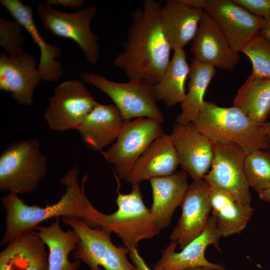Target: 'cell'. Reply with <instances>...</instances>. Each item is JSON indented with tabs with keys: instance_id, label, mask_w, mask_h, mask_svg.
Returning a JSON list of instances; mask_svg holds the SVG:
<instances>
[{
	"instance_id": "2",
	"label": "cell",
	"mask_w": 270,
	"mask_h": 270,
	"mask_svg": "<svg viewBox=\"0 0 270 270\" xmlns=\"http://www.w3.org/2000/svg\"><path fill=\"white\" fill-rule=\"evenodd\" d=\"M78 172V168L74 166L60 178L59 182L66 187V192L57 202L52 205L44 207L28 206L14 192L3 196L1 202L6 212V230L0 246L7 244L24 232L34 230L41 222L52 218L74 217L90 226L98 210L84 192V184L88 176H84L80 186Z\"/></svg>"
},
{
	"instance_id": "14",
	"label": "cell",
	"mask_w": 270,
	"mask_h": 270,
	"mask_svg": "<svg viewBox=\"0 0 270 270\" xmlns=\"http://www.w3.org/2000/svg\"><path fill=\"white\" fill-rule=\"evenodd\" d=\"M182 214L170 234L182 250L203 232L212 211L210 186L204 180L189 184L181 204Z\"/></svg>"
},
{
	"instance_id": "31",
	"label": "cell",
	"mask_w": 270,
	"mask_h": 270,
	"mask_svg": "<svg viewBox=\"0 0 270 270\" xmlns=\"http://www.w3.org/2000/svg\"><path fill=\"white\" fill-rule=\"evenodd\" d=\"M24 26L18 21L0 18V46L9 56H15L24 52Z\"/></svg>"
},
{
	"instance_id": "4",
	"label": "cell",
	"mask_w": 270,
	"mask_h": 270,
	"mask_svg": "<svg viewBox=\"0 0 270 270\" xmlns=\"http://www.w3.org/2000/svg\"><path fill=\"white\" fill-rule=\"evenodd\" d=\"M118 194L116 200L118 210L110 214L98 211L92 228L115 233L130 250L137 248L140 241L154 237L160 230L144 202L139 184H132L128 194L118 192Z\"/></svg>"
},
{
	"instance_id": "30",
	"label": "cell",
	"mask_w": 270,
	"mask_h": 270,
	"mask_svg": "<svg viewBox=\"0 0 270 270\" xmlns=\"http://www.w3.org/2000/svg\"><path fill=\"white\" fill-rule=\"evenodd\" d=\"M250 60L254 78H270V40L260 34L243 48L242 52Z\"/></svg>"
},
{
	"instance_id": "32",
	"label": "cell",
	"mask_w": 270,
	"mask_h": 270,
	"mask_svg": "<svg viewBox=\"0 0 270 270\" xmlns=\"http://www.w3.org/2000/svg\"><path fill=\"white\" fill-rule=\"evenodd\" d=\"M129 248L124 246H116L111 242L105 254L102 266L104 270H138L136 266L128 260Z\"/></svg>"
},
{
	"instance_id": "26",
	"label": "cell",
	"mask_w": 270,
	"mask_h": 270,
	"mask_svg": "<svg viewBox=\"0 0 270 270\" xmlns=\"http://www.w3.org/2000/svg\"><path fill=\"white\" fill-rule=\"evenodd\" d=\"M173 56L158 82L154 86L157 100L168 107L182 103L186 96L185 82L190 66L184 48L174 49Z\"/></svg>"
},
{
	"instance_id": "13",
	"label": "cell",
	"mask_w": 270,
	"mask_h": 270,
	"mask_svg": "<svg viewBox=\"0 0 270 270\" xmlns=\"http://www.w3.org/2000/svg\"><path fill=\"white\" fill-rule=\"evenodd\" d=\"M170 135L182 170L194 181L202 180L213 161L214 144L192 123L176 122Z\"/></svg>"
},
{
	"instance_id": "29",
	"label": "cell",
	"mask_w": 270,
	"mask_h": 270,
	"mask_svg": "<svg viewBox=\"0 0 270 270\" xmlns=\"http://www.w3.org/2000/svg\"><path fill=\"white\" fill-rule=\"evenodd\" d=\"M244 167L250 188L257 192L270 188V150L246 153Z\"/></svg>"
},
{
	"instance_id": "17",
	"label": "cell",
	"mask_w": 270,
	"mask_h": 270,
	"mask_svg": "<svg viewBox=\"0 0 270 270\" xmlns=\"http://www.w3.org/2000/svg\"><path fill=\"white\" fill-rule=\"evenodd\" d=\"M0 4L24 26L39 47L40 55L38 70L42 80L50 82L60 80L64 71L62 62L56 58L61 56L62 50L56 45L47 43L41 36L34 20L32 8L19 0H0Z\"/></svg>"
},
{
	"instance_id": "1",
	"label": "cell",
	"mask_w": 270,
	"mask_h": 270,
	"mask_svg": "<svg viewBox=\"0 0 270 270\" xmlns=\"http://www.w3.org/2000/svg\"><path fill=\"white\" fill-rule=\"evenodd\" d=\"M161 8L156 0H145L131 14L124 50L114 60L128 80H144L154 85L170 62L172 50L163 31Z\"/></svg>"
},
{
	"instance_id": "11",
	"label": "cell",
	"mask_w": 270,
	"mask_h": 270,
	"mask_svg": "<svg viewBox=\"0 0 270 270\" xmlns=\"http://www.w3.org/2000/svg\"><path fill=\"white\" fill-rule=\"evenodd\" d=\"M200 6L215 22L230 47L241 52L260 34L264 19L232 0H200Z\"/></svg>"
},
{
	"instance_id": "24",
	"label": "cell",
	"mask_w": 270,
	"mask_h": 270,
	"mask_svg": "<svg viewBox=\"0 0 270 270\" xmlns=\"http://www.w3.org/2000/svg\"><path fill=\"white\" fill-rule=\"evenodd\" d=\"M62 221L71 226L79 238V242L72 251V256L76 260L83 261L90 270H104L100 266L112 242L111 233L100 228H90L74 217L64 216Z\"/></svg>"
},
{
	"instance_id": "15",
	"label": "cell",
	"mask_w": 270,
	"mask_h": 270,
	"mask_svg": "<svg viewBox=\"0 0 270 270\" xmlns=\"http://www.w3.org/2000/svg\"><path fill=\"white\" fill-rule=\"evenodd\" d=\"M42 80L32 55L22 52L15 56L0 54V90L12 93L20 105L30 106L34 90Z\"/></svg>"
},
{
	"instance_id": "10",
	"label": "cell",
	"mask_w": 270,
	"mask_h": 270,
	"mask_svg": "<svg viewBox=\"0 0 270 270\" xmlns=\"http://www.w3.org/2000/svg\"><path fill=\"white\" fill-rule=\"evenodd\" d=\"M214 148L210 168L203 179L209 186L222 188L239 202L251 206L250 186L244 167L246 152L232 142L214 144Z\"/></svg>"
},
{
	"instance_id": "8",
	"label": "cell",
	"mask_w": 270,
	"mask_h": 270,
	"mask_svg": "<svg viewBox=\"0 0 270 270\" xmlns=\"http://www.w3.org/2000/svg\"><path fill=\"white\" fill-rule=\"evenodd\" d=\"M160 121L148 118L125 120L115 142L100 152L118 176L126 180L134 165L150 144L164 134Z\"/></svg>"
},
{
	"instance_id": "27",
	"label": "cell",
	"mask_w": 270,
	"mask_h": 270,
	"mask_svg": "<svg viewBox=\"0 0 270 270\" xmlns=\"http://www.w3.org/2000/svg\"><path fill=\"white\" fill-rule=\"evenodd\" d=\"M233 104L258 124H264L270 114V78L249 76L238 88Z\"/></svg>"
},
{
	"instance_id": "25",
	"label": "cell",
	"mask_w": 270,
	"mask_h": 270,
	"mask_svg": "<svg viewBox=\"0 0 270 270\" xmlns=\"http://www.w3.org/2000/svg\"><path fill=\"white\" fill-rule=\"evenodd\" d=\"M60 218V216L55 218L49 226L38 225L34 230L49 249L48 270H77L80 260L70 262L68 255L76 249L79 238L74 230H63Z\"/></svg>"
},
{
	"instance_id": "20",
	"label": "cell",
	"mask_w": 270,
	"mask_h": 270,
	"mask_svg": "<svg viewBox=\"0 0 270 270\" xmlns=\"http://www.w3.org/2000/svg\"><path fill=\"white\" fill-rule=\"evenodd\" d=\"M204 10L182 0L166 1L160 16L164 34L172 48H184L194 38Z\"/></svg>"
},
{
	"instance_id": "7",
	"label": "cell",
	"mask_w": 270,
	"mask_h": 270,
	"mask_svg": "<svg viewBox=\"0 0 270 270\" xmlns=\"http://www.w3.org/2000/svg\"><path fill=\"white\" fill-rule=\"evenodd\" d=\"M36 12L46 29L54 35L74 40L90 63L98 62L100 54L98 36L90 28L92 20L97 13L96 7L88 6L68 13L41 3L38 5Z\"/></svg>"
},
{
	"instance_id": "37",
	"label": "cell",
	"mask_w": 270,
	"mask_h": 270,
	"mask_svg": "<svg viewBox=\"0 0 270 270\" xmlns=\"http://www.w3.org/2000/svg\"><path fill=\"white\" fill-rule=\"evenodd\" d=\"M258 193L261 200L270 203V188L262 190Z\"/></svg>"
},
{
	"instance_id": "18",
	"label": "cell",
	"mask_w": 270,
	"mask_h": 270,
	"mask_svg": "<svg viewBox=\"0 0 270 270\" xmlns=\"http://www.w3.org/2000/svg\"><path fill=\"white\" fill-rule=\"evenodd\" d=\"M179 165L170 134H163L154 140L136 160L126 180L132 184L171 175Z\"/></svg>"
},
{
	"instance_id": "19",
	"label": "cell",
	"mask_w": 270,
	"mask_h": 270,
	"mask_svg": "<svg viewBox=\"0 0 270 270\" xmlns=\"http://www.w3.org/2000/svg\"><path fill=\"white\" fill-rule=\"evenodd\" d=\"M188 174L184 170L149 180L153 201L149 209L155 224L160 229L170 224L176 208L180 206L188 189Z\"/></svg>"
},
{
	"instance_id": "33",
	"label": "cell",
	"mask_w": 270,
	"mask_h": 270,
	"mask_svg": "<svg viewBox=\"0 0 270 270\" xmlns=\"http://www.w3.org/2000/svg\"><path fill=\"white\" fill-rule=\"evenodd\" d=\"M252 14L270 20V0H232Z\"/></svg>"
},
{
	"instance_id": "34",
	"label": "cell",
	"mask_w": 270,
	"mask_h": 270,
	"mask_svg": "<svg viewBox=\"0 0 270 270\" xmlns=\"http://www.w3.org/2000/svg\"><path fill=\"white\" fill-rule=\"evenodd\" d=\"M84 0H46V3L49 6H61L76 10L84 4Z\"/></svg>"
},
{
	"instance_id": "38",
	"label": "cell",
	"mask_w": 270,
	"mask_h": 270,
	"mask_svg": "<svg viewBox=\"0 0 270 270\" xmlns=\"http://www.w3.org/2000/svg\"><path fill=\"white\" fill-rule=\"evenodd\" d=\"M260 128L262 132L270 140V122H265L260 126Z\"/></svg>"
},
{
	"instance_id": "22",
	"label": "cell",
	"mask_w": 270,
	"mask_h": 270,
	"mask_svg": "<svg viewBox=\"0 0 270 270\" xmlns=\"http://www.w3.org/2000/svg\"><path fill=\"white\" fill-rule=\"evenodd\" d=\"M124 121L114 104L98 102L77 130L88 148L102 152L116 140Z\"/></svg>"
},
{
	"instance_id": "21",
	"label": "cell",
	"mask_w": 270,
	"mask_h": 270,
	"mask_svg": "<svg viewBox=\"0 0 270 270\" xmlns=\"http://www.w3.org/2000/svg\"><path fill=\"white\" fill-rule=\"evenodd\" d=\"M45 244L36 232H24L0 253V270H48Z\"/></svg>"
},
{
	"instance_id": "3",
	"label": "cell",
	"mask_w": 270,
	"mask_h": 270,
	"mask_svg": "<svg viewBox=\"0 0 270 270\" xmlns=\"http://www.w3.org/2000/svg\"><path fill=\"white\" fill-rule=\"evenodd\" d=\"M192 124L214 144L234 143L246 153L270 150V140L261 130L260 125L234 106L222 107L205 101Z\"/></svg>"
},
{
	"instance_id": "16",
	"label": "cell",
	"mask_w": 270,
	"mask_h": 270,
	"mask_svg": "<svg viewBox=\"0 0 270 270\" xmlns=\"http://www.w3.org/2000/svg\"><path fill=\"white\" fill-rule=\"evenodd\" d=\"M193 58L214 68L233 70L239 64V52L230 46L214 20L204 12L190 49Z\"/></svg>"
},
{
	"instance_id": "6",
	"label": "cell",
	"mask_w": 270,
	"mask_h": 270,
	"mask_svg": "<svg viewBox=\"0 0 270 270\" xmlns=\"http://www.w3.org/2000/svg\"><path fill=\"white\" fill-rule=\"evenodd\" d=\"M81 80L100 90L113 101L124 120L154 118L162 123L164 116L156 104L154 84L144 80L118 82L96 74L82 72Z\"/></svg>"
},
{
	"instance_id": "36",
	"label": "cell",
	"mask_w": 270,
	"mask_h": 270,
	"mask_svg": "<svg viewBox=\"0 0 270 270\" xmlns=\"http://www.w3.org/2000/svg\"><path fill=\"white\" fill-rule=\"evenodd\" d=\"M260 34L270 40V20H264Z\"/></svg>"
},
{
	"instance_id": "12",
	"label": "cell",
	"mask_w": 270,
	"mask_h": 270,
	"mask_svg": "<svg viewBox=\"0 0 270 270\" xmlns=\"http://www.w3.org/2000/svg\"><path fill=\"white\" fill-rule=\"evenodd\" d=\"M222 236L214 218L210 216L202 232L181 252H176L178 244L171 241L162 251L161 256L152 270H184L196 266L228 270L222 264L211 262L205 257L206 250L210 245H214L218 251H221L219 242Z\"/></svg>"
},
{
	"instance_id": "39",
	"label": "cell",
	"mask_w": 270,
	"mask_h": 270,
	"mask_svg": "<svg viewBox=\"0 0 270 270\" xmlns=\"http://www.w3.org/2000/svg\"><path fill=\"white\" fill-rule=\"evenodd\" d=\"M184 270H216L214 268L206 266H196Z\"/></svg>"
},
{
	"instance_id": "35",
	"label": "cell",
	"mask_w": 270,
	"mask_h": 270,
	"mask_svg": "<svg viewBox=\"0 0 270 270\" xmlns=\"http://www.w3.org/2000/svg\"><path fill=\"white\" fill-rule=\"evenodd\" d=\"M130 257L138 270H152L146 264L143 258L140 254L137 248H134L130 250Z\"/></svg>"
},
{
	"instance_id": "9",
	"label": "cell",
	"mask_w": 270,
	"mask_h": 270,
	"mask_svg": "<svg viewBox=\"0 0 270 270\" xmlns=\"http://www.w3.org/2000/svg\"><path fill=\"white\" fill-rule=\"evenodd\" d=\"M44 118L50 128L63 132L78 130L98 103L80 80H68L56 86Z\"/></svg>"
},
{
	"instance_id": "5",
	"label": "cell",
	"mask_w": 270,
	"mask_h": 270,
	"mask_svg": "<svg viewBox=\"0 0 270 270\" xmlns=\"http://www.w3.org/2000/svg\"><path fill=\"white\" fill-rule=\"evenodd\" d=\"M47 168V157L42 153L38 139L14 142L0 156V190L18 194L32 192Z\"/></svg>"
},
{
	"instance_id": "23",
	"label": "cell",
	"mask_w": 270,
	"mask_h": 270,
	"mask_svg": "<svg viewBox=\"0 0 270 270\" xmlns=\"http://www.w3.org/2000/svg\"><path fill=\"white\" fill-rule=\"evenodd\" d=\"M210 190L211 212L222 236L240 234L252 216L253 208L239 202L222 188L210 186Z\"/></svg>"
},
{
	"instance_id": "28",
	"label": "cell",
	"mask_w": 270,
	"mask_h": 270,
	"mask_svg": "<svg viewBox=\"0 0 270 270\" xmlns=\"http://www.w3.org/2000/svg\"><path fill=\"white\" fill-rule=\"evenodd\" d=\"M188 75V92L181 103L182 111L176 118L179 124L192 123L196 119L205 101L204 96L213 76L216 68L191 60Z\"/></svg>"
}]
</instances>
